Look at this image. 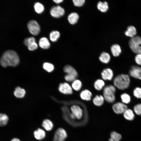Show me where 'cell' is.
<instances>
[{"instance_id":"cell-26","label":"cell","mask_w":141,"mask_h":141,"mask_svg":"<svg viewBox=\"0 0 141 141\" xmlns=\"http://www.w3.org/2000/svg\"><path fill=\"white\" fill-rule=\"evenodd\" d=\"M105 85L104 81L101 79L97 80L94 83V86L95 89L98 91L101 90Z\"/></svg>"},{"instance_id":"cell-3","label":"cell","mask_w":141,"mask_h":141,"mask_svg":"<svg viewBox=\"0 0 141 141\" xmlns=\"http://www.w3.org/2000/svg\"><path fill=\"white\" fill-rule=\"evenodd\" d=\"M116 91L115 87L112 85L105 86L103 90V96L104 99L109 103H112L115 101V93Z\"/></svg>"},{"instance_id":"cell-5","label":"cell","mask_w":141,"mask_h":141,"mask_svg":"<svg viewBox=\"0 0 141 141\" xmlns=\"http://www.w3.org/2000/svg\"><path fill=\"white\" fill-rule=\"evenodd\" d=\"M67 137L66 131L63 128H58L55 132L53 137L54 141H64Z\"/></svg>"},{"instance_id":"cell-36","label":"cell","mask_w":141,"mask_h":141,"mask_svg":"<svg viewBox=\"0 0 141 141\" xmlns=\"http://www.w3.org/2000/svg\"><path fill=\"white\" fill-rule=\"evenodd\" d=\"M85 0H73V1L74 5L77 7L82 6L85 3Z\"/></svg>"},{"instance_id":"cell-43","label":"cell","mask_w":141,"mask_h":141,"mask_svg":"<svg viewBox=\"0 0 141 141\" xmlns=\"http://www.w3.org/2000/svg\"><path fill=\"white\" fill-rule=\"evenodd\" d=\"M109 141H114L111 138H109Z\"/></svg>"},{"instance_id":"cell-20","label":"cell","mask_w":141,"mask_h":141,"mask_svg":"<svg viewBox=\"0 0 141 141\" xmlns=\"http://www.w3.org/2000/svg\"><path fill=\"white\" fill-rule=\"evenodd\" d=\"M104 100L103 96L102 95H97L93 98V102L95 105L100 106L103 104Z\"/></svg>"},{"instance_id":"cell-29","label":"cell","mask_w":141,"mask_h":141,"mask_svg":"<svg viewBox=\"0 0 141 141\" xmlns=\"http://www.w3.org/2000/svg\"><path fill=\"white\" fill-rule=\"evenodd\" d=\"M9 120L8 116L4 114L0 113V126H3L6 125Z\"/></svg>"},{"instance_id":"cell-8","label":"cell","mask_w":141,"mask_h":141,"mask_svg":"<svg viewBox=\"0 0 141 141\" xmlns=\"http://www.w3.org/2000/svg\"><path fill=\"white\" fill-rule=\"evenodd\" d=\"M58 90L61 93L65 94L70 95L73 93V89L68 83H64L60 84Z\"/></svg>"},{"instance_id":"cell-38","label":"cell","mask_w":141,"mask_h":141,"mask_svg":"<svg viewBox=\"0 0 141 141\" xmlns=\"http://www.w3.org/2000/svg\"><path fill=\"white\" fill-rule=\"evenodd\" d=\"M77 77L75 76L67 74L64 77L65 80L67 81L71 82L73 81L76 79Z\"/></svg>"},{"instance_id":"cell-2","label":"cell","mask_w":141,"mask_h":141,"mask_svg":"<svg viewBox=\"0 0 141 141\" xmlns=\"http://www.w3.org/2000/svg\"><path fill=\"white\" fill-rule=\"evenodd\" d=\"M130 81V77L128 75L122 74L115 78L113 83L115 87L120 90H124L128 87Z\"/></svg>"},{"instance_id":"cell-19","label":"cell","mask_w":141,"mask_h":141,"mask_svg":"<svg viewBox=\"0 0 141 141\" xmlns=\"http://www.w3.org/2000/svg\"><path fill=\"white\" fill-rule=\"evenodd\" d=\"M39 45L42 48L44 49H47L50 46V43L48 39L46 37L41 38L39 41Z\"/></svg>"},{"instance_id":"cell-1","label":"cell","mask_w":141,"mask_h":141,"mask_svg":"<svg viewBox=\"0 0 141 141\" xmlns=\"http://www.w3.org/2000/svg\"><path fill=\"white\" fill-rule=\"evenodd\" d=\"M20 59L17 53L14 50L8 49L3 53L0 58V63L3 67H15L19 63Z\"/></svg>"},{"instance_id":"cell-24","label":"cell","mask_w":141,"mask_h":141,"mask_svg":"<svg viewBox=\"0 0 141 141\" xmlns=\"http://www.w3.org/2000/svg\"><path fill=\"white\" fill-rule=\"evenodd\" d=\"M98 9L102 12H106L108 9V3L106 2H99L97 5Z\"/></svg>"},{"instance_id":"cell-21","label":"cell","mask_w":141,"mask_h":141,"mask_svg":"<svg viewBox=\"0 0 141 141\" xmlns=\"http://www.w3.org/2000/svg\"><path fill=\"white\" fill-rule=\"evenodd\" d=\"M79 18V15L76 13H70L68 16V19L69 23L74 25L77 23Z\"/></svg>"},{"instance_id":"cell-28","label":"cell","mask_w":141,"mask_h":141,"mask_svg":"<svg viewBox=\"0 0 141 141\" xmlns=\"http://www.w3.org/2000/svg\"><path fill=\"white\" fill-rule=\"evenodd\" d=\"M72 88L76 91L80 90L82 87V83L80 80L76 79L72 82L71 85Z\"/></svg>"},{"instance_id":"cell-31","label":"cell","mask_w":141,"mask_h":141,"mask_svg":"<svg viewBox=\"0 0 141 141\" xmlns=\"http://www.w3.org/2000/svg\"><path fill=\"white\" fill-rule=\"evenodd\" d=\"M35 11L38 13H41L44 11V8L43 5L39 2L36 3L34 6Z\"/></svg>"},{"instance_id":"cell-14","label":"cell","mask_w":141,"mask_h":141,"mask_svg":"<svg viewBox=\"0 0 141 141\" xmlns=\"http://www.w3.org/2000/svg\"><path fill=\"white\" fill-rule=\"evenodd\" d=\"M63 70L67 74L74 76L77 78L78 76V73L76 70L70 65L65 66L64 67Z\"/></svg>"},{"instance_id":"cell-16","label":"cell","mask_w":141,"mask_h":141,"mask_svg":"<svg viewBox=\"0 0 141 141\" xmlns=\"http://www.w3.org/2000/svg\"><path fill=\"white\" fill-rule=\"evenodd\" d=\"M137 33L136 28L133 26H128L127 27V30L125 32V34L126 36L131 38L135 36Z\"/></svg>"},{"instance_id":"cell-23","label":"cell","mask_w":141,"mask_h":141,"mask_svg":"<svg viewBox=\"0 0 141 141\" xmlns=\"http://www.w3.org/2000/svg\"><path fill=\"white\" fill-rule=\"evenodd\" d=\"M110 59V57L109 54L105 52L102 53L99 57V60L102 63L105 64L108 63Z\"/></svg>"},{"instance_id":"cell-6","label":"cell","mask_w":141,"mask_h":141,"mask_svg":"<svg viewBox=\"0 0 141 141\" xmlns=\"http://www.w3.org/2000/svg\"><path fill=\"white\" fill-rule=\"evenodd\" d=\"M24 43L30 51L34 50L38 48V45L36 43L35 39L33 37L25 38L24 41Z\"/></svg>"},{"instance_id":"cell-22","label":"cell","mask_w":141,"mask_h":141,"mask_svg":"<svg viewBox=\"0 0 141 141\" xmlns=\"http://www.w3.org/2000/svg\"><path fill=\"white\" fill-rule=\"evenodd\" d=\"M25 93L26 92L25 90L19 86L15 88L14 92V96L16 97L19 98L23 97Z\"/></svg>"},{"instance_id":"cell-13","label":"cell","mask_w":141,"mask_h":141,"mask_svg":"<svg viewBox=\"0 0 141 141\" xmlns=\"http://www.w3.org/2000/svg\"><path fill=\"white\" fill-rule=\"evenodd\" d=\"M129 44L130 48L134 52L137 54H141V46L140 44L129 40Z\"/></svg>"},{"instance_id":"cell-18","label":"cell","mask_w":141,"mask_h":141,"mask_svg":"<svg viewBox=\"0 0 141 141\" xmlns=\"http://www.w3.org/2000/svg\"><path fill=\"white\" fill-rule=\"evenodd\" d=\"M111 50L113 55L114 57L119 56L121 52V47L118 44L112 45L111 48Z\"/></svg>"},{"instance_id":"cell-40","label":"cell","mask_w":141,"mask_h":141,"mask_svg":"<svg viewBox=\"0 0 141 141\" xmlns=\"http://www.w3.org/2000/svg\"><path fill=\"white\" fill-rule=\"evenodd\" d=\"M53 1L56 4H59L62 2L63 1V0H54Z\"/></svg>"},{"instance_id":"cell-34","label":"cell","mask_w":141,"mask_h":141,"mask_svg":"<svg viewBox=\"0 0 141 141\" xmlns=\"http://www.w3.org/2000/svg\"><path fill=\"white\" fill-rule=\"evenodd\" d=\"M43 68L47 71L50 72L52 71L54 69V66L51 63L45 62L43 64Z\"/></svg>"},{"instance_id":"cell-9","label":"cell","mask_w":141,"mask_h":141,"mask_svg":"<svg viewBox=\"0 0 141 141\" xmlns=\"http://www.w3.org/2000/svg\"><path fill=\"white\" fill-rule=\"evenodd\" d=\"M112 109L115 113L119 114L123 113L127 108V106L124 103L118 102L113 105Z\"/></svg>"},{"instance_id":"cell-42","label":"cell","mask_w":141,"mask_h":141,"mask_svg":"<svg viewBox=\"0 0 141 141\" xmlns=\"http://www.w3.org/2000/svg\"><path fill=\"white\" fill-rule=\"evenodd\" d=\"M11 141H20V140L18 138H14L11 140Z\"/></svg>"},{"instance_id":"cell-39","label":"cell","mask_w":141,"mask_h":141,"mask_svg":"<svg viewBox=\"0 0 141 141\" xmlns=\"http://www.w3.org/2000/svg\"><path fill=\"white\" fill-rule=\"evenodd\" d=\"M135 60L137 64L141 65V54H137L135 57Z\"/></svg>"},{"instance_id":"cell-12","label":"cell","mask_w":141,"mask_h":141,"mask_svg":"<svg viewBox=\"0 0 141 141\" xmlns=\"http://www.w3.org/2000/svg\"><path fill=\"white\" fill-rule=\"evenodd\" d=\"M70 109L72 113L75 116L77 119H80L82 118L83 111L79 106L77 105H73L71 107Z\"/></svg>"},{"instance_id":"cell-41","label":"cell","mask_w":141,"mask_h":141,"mask_svg":"<svg viewBox=\"0 0 141 141\" xmlns=\"http://www.w3.org/2000/svg\"><path fill=\"white\" fill-rule=\"evenodd\" d=\"M70 117L72 119H76L75 116L72 113L70 114Z\"/></svg>"},{"instance_id":"cell-32","label":"cell","mask_w":141,"mask_h":141,"mask_svg":"<svg viewBox=\"0 0 141 141\" xmlns=\"http://www.w3.org/2000/svg\"><path fill=\"white\" fill-rule=\"evenodd\" d=\"M121 98L122 102L124 103L128 104L131 101V97L128 94L124 93L121 95Z\"/></svg>"},{"instance_id":"cell-15","label":"cell","mask_w":141,"mask_h":141,"mask_svg":"<svg viewBox=\"0 0 141 141\" xmlns=\"http://www.w3.org/2000/svg\"><path fill=\"white\" fill-rule=\"evenodd\" d=\"M92 93L91 92L87 89H85L82 91L80 93V97L83 100L89 101L91 99Z\"/></svg>"},{"instance_id":"cell-25","label":"cell","mask_w":141,"mask_h":141,"mask_svg":"<svg viewBox=\"0 0 141 141\" xmlns=\"http://www.w3.org/2000/svg\"><path fill=\"white\" fill-rule=\"evenodd\" d=\"M123 114L124 117L127 120H132L134 118V114L132 110L131 109H127Z\"/></svg>"},{"instance_id":"cell-37","label":"cell","mask_w":141,"mask_h":141,"mask_svg":"<svg viewBox=\"0 0 141 141\" xmlns=\"http://www.w3.org/2000/svg\"><path fill=\"white\" fill-rule=\"evenodd\" d=\"M134 110L137 114L141 115V104L135 105L134 108Z\"/></svg>"},{"instance_id":"cell-10","label":"cell","mask_w":141,"mask_h":141,"mask_svg":"<svg viewBox=\"0 0 141 141\" xmlns=\"http://www.w3.org/2000/svg\"><path fill=\"white\" fill-rule=\"evenodd\" d=\"M129 74L132 77L141 80V68L137 66H133L129 71Z\"/></svg>"},{"instance_id":"cell-17","label":"cell","mask_w":141,"mask_h":141,"mask_svg":"<svg viewBox=\"0 0 141 141\" xmlns=\"http://www.w3.org/2000/svg\"><path fill=\"white\" fill-rule=\"evenodd\" d=\"M34 137L38 140H41L44 139L45 136V131L42 129L39 128L34 132Z\"/></svg>"},{"instance_id":"cell-7","label":"cell","mask_w":141,"mask_h":141,"mask_svg":"<svg viewBox=\"0 0 141 141\" xmlns=\"http://www.w3.org/2000/svg\"><path fill=\"white\" fill-rule=\"evenodd\" d=\"M52 16L56 18L59 17L63 16L65 13L64 9L59 5L52 7L50 11Z\"/></svg>"},{"instance_id":"cell-11","label":"cell","mask_w":141,"mask_h":141,"mask_svg":"<svg viewBox=\"0 0 141 141\" xmlns=\"http://www.w3.org/2000/svg\"><path fill=\"white\" fill-rule=\"evenodd\" d=\"M101 76L104 80H110L113 77V73L111 69L106 68L102 71Z\"/></svg>"},{"instance_id":"cell-30","label":"cell","mask_w":141,"mask_h":141,"mask_svg":"<svg viewBox=\"0 0 141 141\" xmlns=\"http://www.w3.org/2000/svg\"><path fill=\"white\" fill-rule=\"evenodd\" d=\"M60 34L57 31H54L51 32L50 34V40L53 42L56 41L59 38Z\"/></svg>"},{"instance_id":"cell-4","label":"cell","mask_w":141,"mask_h":141,"mask_svg":"<svg viewBox=\"0 0 141 141\" xmlns=\"http://www.w3.org/2000/svg\"><path fill=\"white\" fill-rule=\"evenodd\" d=\"M27 26L30 33L33 35H37L40 32V26L37 22L34 20L29 21Z\"/></svg>"},{"instance_id":"cell-27","label":"cell","mask_w":141,"mask_h":141,"mask_svg":"<svg viewBox=\"0 0 141 141\" xmlns=\"http://www.w3.org/2000/svg\"><path fill=\"white\" fill-rule=\"evenodd\" d=\"M42 126L46 130L49 131L52 130L53 125L51 121L49 119H46L43 121Z\"/></svg>"},{"instance_id":"cell-35","label":"cell","mask_w":141,"mask_h":141,"mask_svg":"<svg viewBox=\"0 0 141 141\" xmlns=\"http://www.w3.org/2000/svg\"><path fill=\"white\" fill-rule=\"evenodd\" d=\"M134 96L138 98H141V88L137 87L135 88L133 91Z\"/></svg>"},{"instance_id":"cell-33","label":"cell","mask_w":141,"mask_h":141,"mask_svg":"<svg viewBox=\"0 0 141 141\" xmlns=\"http://www.w3.org/2000/svg\"><path fill=\"white\" fill-rule=\"evenodd\" d=\"M110 138L114 141H120L122 138L121 135L115 132H112L110 134Z\"/></svg>"}]
</instances>
